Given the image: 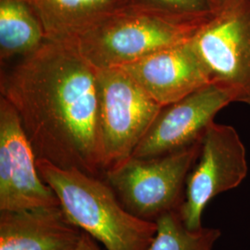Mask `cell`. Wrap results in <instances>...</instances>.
Masks as SVG:
<instances>
[{"mask_svg": "<svg viewBox=\"0 0 250 250\" xmlns=\"http://www.w3.org/2000/svg\"><path fill=\"white\" fill-rule=\"evenodd\" d=\"M213 10L219 9L221 6H223L227 0H208Z\"/></svg>", "mask_w": 250, "mask_h": 250, "instance_id": "17", "label": "cell"}, {"mask_svg": "<svg viewBox=\"0 0 250 250\" xmlns=\"http://www.w3.org/2000/svg\"><path fill=\"white\" fill-rule=\"evenodd\" d=\"M129 6L169 18L204 21L213 9L208 0H128Z\"/></svg>", "mask_w": 250, "mask_h": 250, "instance_id": "15", "label": "cell"}, {"mask_svg": "<svg viewBox=\"0 0 250 250\" xmlns=\"http://www.w3.org/2000/svg\"><path fill=\"white\" fill-rule=\"evenodd\" d=\"M211 83L250 105V0H227L192 38Z\"/></svg>", "mask_w": 250, "mask_h": 250, "instance_id": "5", "label": "cell"}, {"mask_svg": "<svg viewBox=\"0 0 250 250\" xmlns=\"http://www.w3.org/2000/svg\"><path fill=\"white\" fill-rule=\"evenodd\" d=\"M98 83L105 172L132 157L163 107L120 67L98 70Z\"/></svg>", "mask_w": 250, "mask_h": 250, "instance_id": "6", "label": "cell"}, {"mask_svg": "<svg viewBox=\"0 0 250 250\" xmlns=\"http://www.w3.org/2000/svg\"><path fill=\"white\" fill-rule=\"evenodd\" d=\"M37 160L102 177L98 70L72 45L45 41L1 75Z\"/></svg>", "mask_w": 250, "mask_h": 250, "instance_id": "1", "label": "cell"}, {"mask_svg": "<svg viewBox=\"0 0 250 250\" xmlns=\"http://www.w3.org/2000/svg\"><path fill=\"white\" fill-rule=\"evenodd\" d=\"M120 68L161 107L177 102L211 83L192 39Z\"/></svg>", "mask_w": 250, "mask_h": 250, "instance_id": "10", "label": "cell"}, {"mask_svg": "<svg viewBox=\"0 0 250 250\" xmlns=\"http://www.w3.org/2000/svg\"><path fill=\"white\" fill-rule=\"evenodd\" d=\"M36 153L17 111L0 99V210L61 205L41 178Z\"/></svg>", "mask_w": 250, "mask_h": 250, "instance_id": "8", "label": "cell"}, {"mask_svg": "<svg viewBox=\"0 0 250 250\" xmlns=\"http://www.w3.org/2000/svg\"><path fill=\"white\" fill-rule=\"evenodd\" d=\"M97 242L88 233L83 231L80 242L73 250H101Z\"/></svg>", "mask_w": 250, "mask_h": 250, "instance_id": "16", "label": "cell"}, {"mask_svg": "<svg viewBox=\"0 0 250 250\" xmlns=\"http://www.w3.org/2000/svg\"><path fill=\"white\" fill-rule=\"evenodd\" d=\"M156 224L157 232L147 250H212L222 236L217 228L189 230L179 210L162 215Z\"/></svg>", "mask_w": 250, "mask_h": 250, "instance_id": "14", "label": "cell"}, {"mask_svg": "<svg viewBox=\"0 0 250 250\" xmlns=\"http://www.w3.org/2000/svg\"><path fill=\"white\" fill-rule=\"evenodd\" d=\"M230 103L226 92L210 83L162 107L132 157H157L197 143L214 122L217 113Z\"/></svg>", "mask_w": 250, "mask_h": 250, "instance_id": "9", "label": "cell"}, {"mask_svg": "<svg viewBox=\"0 0 250 250\" xmlns=\"http://www.w3.org/2000/svg\"><path fill=\"white\" fill-rule=\"evenodd\" d=\"M248 171L247 150L235 128L213 122L203 134L179 210L188 229L202 228V214L208 204L218 195L240 186Z\"/></svg>", "mask_w": 250, "mask_h": 250, "instance_id": "7", "label": "cell"}, {"mask_svg": "<svg viewBox=\"0 0 250 250\" xmlns=\"http://www.w3.org/2000/svg\"><path fill=\"white\" fill-rule=\"evenodd\" d=\"M207 20L169 18L129 6L83 35L72 46L98 70L122 67L190 41Z\"/></svg>", "mask_w": 250, "mask_h": 250, "instance_id": "3", "label": "cell"}, {"mask_svg": "<svg viewBox=\"0 0 250 250\" xmlns=\"http://www.w3.org/2000/svg\"><path fill=\"white\" fill-rule=\"evenodd\" d=\"M43 27L23 0H0V59L22 58L45 43Z\"/></svg>", "mask_w": 250, "mask_h": 250, "instance_id": "13", "label": "cell"}, {"mask_svg": "<svg viewBox=\"0 0 250 250\" xmlns=\"http://www.w3.org/2000/svg\"><path fill=\"white\" fill-rule=\"evenodd\" d=\"M34 11L45 40L72 45L78 38L129 7L128 0H23Z\"/></svg>", "mask_w": 250, "mask_h": 250, "instance_id": "12", "label": "cell"}, {"mask_svg": "<svg viewBox=\"0 0 250 250\" xmlns=\"http://www.w3.org/2000/svg\"><path fill=\"white\" fill-rule=\"evenodd\" d=\"M36 165L68 219L106 250H148L157 224L129 212L104 179L45 160H36Z\"/></svg>", "mask_w": 250, "mask_h": 250, "instance_id": "2", "label": "cell"}, {"mask_svg": "<svg viewBox=\"0 0 250 250\" xmlns=\"http://www.w3.org/2000/svg\"><path fill=\"white\" fill-rule=\"evenodd\" d=\"M201 140L161 156L130 157L106 170L102 178L129 212L156 223L162 215L180 210L188 174L200 153Z\"/></svg>", "mask_w": 250, "mask_h": 250, "instance_id": "4", "label": "cell"}, {"mask_svg": "<svg viewBox=\"0 0 250 250\" xmlns=\"http://www.w3.org/2000/svg\"><path fill=\"white\" fill-rule=\"evenodd\" d=\"M82 233L61 205L0 210V250H73Z\"/></svg>", "mask_w": 250, "mask_h": 250, "instance_id": "11", "label": "cell"}]
</instances>
